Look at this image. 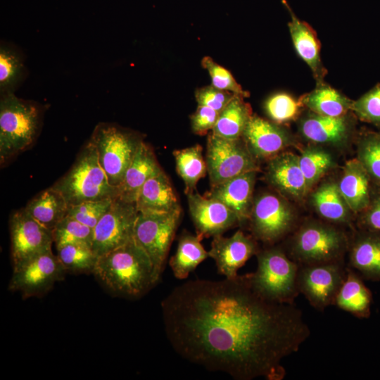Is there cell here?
Wrapping results in <instances>:
<instances>
[{
	"instance_id": "30bf717a",
	"label": "cell",
	"mask_w": 380,
	"mask_h": 380,
	"mask_svg": "<svg viewBox=\"0 0 380 380\" xmlns=\"http://www.w3.org/2000/svg\"><path fill=\"white\" fill-rule=\"evenodd\" d=\"M205 163L211 186L248 172L258 171L256 159L242 137L227 139L212 132L208 136Z\"/></svg>"
},
{
	"instance_id": "7a4b0ae2",
	"label": "cell",
	"mask_w": 380,
	"mask_h": 380,
	"mask_svg": "<svg viewBox=\"0 0 380 380\" xmlns=\"http://www.w3.org/2000/svg\"><path fill=\"white\" fill-rule=\"evenodd\" d=\"M92 273L112 292L129 298L143 296L160 279L149 256L134 239L99 256Z\"/></svg>"
},
{
	"instance_id": "ac0fdd59",
	"label": "cell",
	"mask_w": 380,
	"mask_h": 380,
	"mask_svg": "<svg viewBox=\"0 0 380 380\" xmlns=\"http://www.w3.org/2000/svg\"><path fill=\"white\" fill-rule=\"evenodd\" d=\"M347 266L364 280L380 281V232L357 229L350 236Z\"/></svg>"
},
{
	"instance_id": "4fadbf2b",
	"label": "cell",
	"mask_w": 380,
	"mask_h": 380,
	"mask_svg": "<svg viewBox=\"0 0 380 380\" xmlns=\"http://www.w3.org/2000/svg\"><path fill=\"white\" fill-rule=\"evenodd\" d=\"M138 211L135 203L116 198L93 231L91 248L99 257L134 239Z\"/></svg>"
},
{
	"instance_id": "b9f144b4",
	"label": "cell",
	"mask_w": 380,
	"mask_h": 380,
	"mask_svg": "<svg viewBox=\"0 0 380 380\" xmlns=\"http://www.w3.org/2000/svg\"><path fill=\"white\" fill-rule=\"evenodd\" d=\"M357 229L380 232V184L373 182L370 202L358 214Z\"/></svg>"
},
{
	"instance_id": "7bdbcfd3",
	"label": "cell",
	"mask_w": 380,
	"mask_h": 380,
	"mask_svg": "<svg viewBox=\"0 0 380 380\" xmlns=\"http://www.w3.org/2000/svg\"><path fill=\"white\" fill-rule=\"evenodd\" d=\"M235 94L210 85L197 89L195 98L198 106H207L220 113Z\"/></svg>"
},
{
	"instance_id": "f546056e",
	"label": "cell",
	"mask_w": 380,
	"mask_h": 380,
	"mask_svg": "<svg viewBox=\"0 0 380 380\" xmlns=\"http://www.w3.org/2000/svg\"><path fill=\"white\" fill-rule=\"evenodd\" d=\"M21 50L8 42L0 44V95L15 93L25 81L27 70Z\"/></svg>"
},
{
	"instance_id": "ba28073f",
	"label": "cell",
	"mask_w": 380,
	"mask_h": 380,
	"mask_svg": "<svg viewBox=\"0 0 380 380\" xmlns=\"http://www.w3.org/2000/svg\"><path fill=\"white\" fill-rule=\"evenodd\" d=\"M248 223L252 236L268 246L286 239L298 227L296 215L289 203L270 192L253 199Z\"/></svg>"
},
{
	"instance_id": "8fae6325",
	"label": "cell",
	"mask_w": 380,
	"mask_h": 380,
	"mask_svg": "<svg viewBox=\"0 0 380 380\" xmlns=\"http://www.w3.org/2000/svg\"><path fill=\"white\" fill-rule=\"evenodd\" d=\"M347 270L345 260L299 265L297 281L300 294L312 307L323 312L334 305Z\"/></svg>"
},
{
	"instance_id": "9c48e42d",
	"label": "cell",
	"mask_w": 380,
	"mask_h": 380,
	"mask_svg": "<svg viewBox=\"0 0 380 380\" xmlns=\"http://www.w3.org/2000/svg\"><path fill=\"white\" fill-rule=\"evenodd\" d=\"M181 209L167 213L138 212L134 239L151 260L160 278L176 230Z\"/></svg>"
},
{
	"instance_id": "74e56055",
	"label": "cell",
	"mask_w": 380,
	"mask_h": 380,
	"mask_svg": "<svg viewBox=\"0 0 380 380\" xmlns=\"http://www.w3.org/2000/svg\"><path fill=\"white\" fill-rule=\"evenodd\" d=\"M300 100H296L290 94L279 92L270 96L265 103L268 116L277 123H286L295 120L299 115Z\"/></svg>"
},
{
	"instance_id": "2e32d148",
	"label": "cell",
	"mask_w": 380,
	"mask_h": 380,
	"mask_svg": "<svg viewBox=\"0 0 380 380\" xmlns=\"http://www.w3.org/2000/svg\"><path fill=\"white\" fill-rule=\"evenodd\" d=\"M257 241L241 230L230 237L217 236L211 243L209 257L214 260L219 274L225 278H234L238 275V270L259 251Z\"/></svg>"
},
{
	"instance_id": "e0dca14e",
	"label": "cell",
	"mask_w": 380,
	"mask_h": 380,
	"mask_svg": "<svg viewBox=\"0 0 380 380\" xmlns=\"http://www.w3.org/2000/svg\"><path fill=\"white\" fill-rule=\"evenodd\" d=\"M241 137L256 160L270 159L291 144L285 130L255 115L251 117Z\"/></svg>"
},
{
	"instance_id": "9a60e30c",
	"label": "cell",
	"mask_w": 380,
	"mask_h": 380,
	"mask_svg": "<svg viewBox=\"0 0 380 380\" xmlns=\"http://www.w3.org/2000/svg\"><path fill=\"white\" fill-rule=\"evenodd\" d=\"M186 196L196 234L202 239L222 235L239 225L236 215L221 201L194 191Z\"/></svg>"
},
{
	"instance_id": "3957f363",
	"label": "cell",
	"mask_w": 380,
	"mask_h": 380,
	"mask_svg": "<svg viewBox=\"0 0 380 380\" xmlns=\"http://www.w3.org/2000/svg\"><path fill=\"white\" fill-rule=\"evenodd\" d=\"M350 236L338 225L319 220L300 223L287 237V255L298 265L345 260Z\"/></svg>"
},
{
	"instance_id": "277c9868",
	"label": "cell",
	"mask_w": 380,
	"mask_h": 380,
	"mask_svg": "<svg viewBox=\"0 0 380 380\" xmlns=\"http://www.w3.org/2000/svg\"><path fill=\"white\" fill-rule=\"evenodd\" d=\"M42 105L17 97L15 93L0 95V162L4 165L30 148L42 127Z\"/></svg>"
},
{
	"instance_id": "ab89813d",
	"label": "cell",
	"mask_w": 380,
	"mask_h": 380,
	"mask_svg": "<svg viewBox=\"0 0 380 380\" xmlns=\"http://www.w3.org/2000/svg\"><path fill=\"white\" fill-rule=\"evenodd\" d=\"M201 65L208 70L212 81L211 85L213 87L241 95L244 98L249 96V93L242 89L230 71L215 62L212 58L203 57Z\"/></svg>"
},
{
	"instance_id": "f35d334b",
	"label": "cell",
	"mask_w": 380,
	"mask_h": 380,
	"mask_svg": "<svg viewBox=\"0 0 380 380\" xmlns=\"http://www.w3.org/2000/svg\"><path fill=\"white\" fill-rule=\"evenodd\" d=\"M115 198L89 201L69 206L67 215L94 229Z\"/></svg>"
},
{
	"instance_id": "4dcf8cb0",
	"label": "cell",
	"mask_w": 380,
	"mask_h": 380,
	"mask_svg": "<svg viewBox=\"0 0 380 380\" xmlns=\"http://www.w3.org/2000/svg\"><path fill=\"white\" fill-rule=\"evenodd\" d=\"M244 97L235 94L229 103L220 113L212 132L227 139L241 138L244 129L252 116L250 105Z\"/></svg>"
},
{
	"instance_id": "60d3db41",
	"label": "cell",
	"mask_w": 380,
	"mask_h": 380,
	"mask_svg": "<svg viewBox=\"0 0 380 380\" xmlns=\"http://www.w3.org/2000/svg\"><path fill=\"white\" fill-rule=\"evenodd\" d=\"M351 110L360 120L380 125V84L353 101Z\"/></svg>"
},
{
	"instance_id": "8d00e7d4",
	"label": "cell",
	"mask_w": 380,
	"mask_h": 380,
	"mask_svg": "<svg viewBox=\"0 0 380 380\" xmlns=\"http://www.w3.org/2000/svg\"><path fill=\"white\" fill-rule=\"evenodd\" d=\"M357 159L372 182L380 184V133L367 132L360 137Z\"/></svg>"
},
{
	"instance_id": "52a82bcc",
	"label": "cell",
	"mask_w": 380,
	"mask_h": 380,
	"mask_svg": "<svg viewBox=\"0 0 380 380\" xmlns=\"http://www.w3.org/2000/svg\"><path fill=\"white\" fill-rule=\"evenodd\" d=\"M89 141L96 148L109 183L118 188L143 140L138 134L116 124L100 122L95 127Z\"/></svg>"
},
{
	"instance_id": "d6a6232c",
	"label": "cell",
	"mask_w": 380,
	"mask_h": 380,
	"mask_svg": "<svg viewBox=\"0 0 380 380\" xmlns=\"http://www.w3.org/2000/svg\"><path fill=\"white\" fill-rule=\"evenodd\" d=\"M202 151V147L196 144L173 151L177 172L184 182L186 195L194 191L198 180L208 172Z\"/></svg>"
},
{
	"instance_id": "836d02e7",
	"label": "cell",
	"mask_w": 380,
	"mask_h": 380,
	"mask_svg": "<svg viewBox=\"0 0 380 380\" xmlns=\"http://www.w3.org/2000/svg\"><path fill=\"white\" fill-rule=\"evenodd\" d=\"M56 249L57 256L66 272H93L98 256L91 246L70 243L58 247Z\"/></svg>"
},
{
	"instance_id": "1f68e13d",
	"label": "cell",
	"mask_w": 380,
	"mask_h": 380,
	"mask_svg": "<svg viewBox=\"0 0 380 380\" xmlns=\"http://www.w3.org/2000/svg\"><path fill=\"white\" fill-rule=\"evenodd\" d=\"M300 100L312 113L329 117L345 116L353 103L337 90L322 84Z\"/></svg>"
},
{
	"instance_id": "d4e9b609",
	"label": "cell",
	"mask_w": 380,
	"mask_h": 380,
	"mask_svg": "<svg viewBox=\"0 0 380 380\" xmlns=\"http://www.w3.org/2000/svg\"><path fill=\"white\" fill-rule=\"evenodd\" d=\"M372 293L364 279L348 267L346 278L336 296L334 305L360 319L370 317Z\"/></svg>"
},
{
	"instance_id": "d6986e66",
	"label": "cell",
	"mask_w": 380,
	"mask_h": 380,
	"mask_svg": "<svg viewBox=\"0 0 380 380\" xmlns=\"http://www.w3.org/2000/svg\"><path fill=\"white\" fill-rule=\"evenodd\" d=\"M257 172H248L212 186L208 193V196L221 201L236 215L239 226L244 225L250 218Z\"/></svg>"
},
{
	"instance_id": "603a6c76",
	"label": "cell",
	"mask_w": 380,
	"mask_h": 380,
	"mask_svg": "<svg viewBox=\"0 0 380 380\" xmlns=\"http://www.w3.org/2000/svg\"><path fill=\"white\" fill-rule=\"evenodd\" d=\"M135 204L138 212L167 213L181 209L174 188L163 170L144 184Z\"/></svg>"
},
{
	"instance_id": "cb8c5ba5",
	"label": "cell",
	"mask_w": 380,
	"mask_h": 380,
	"mask_svg": "<svg viewBox=\"0 0 380 380\" xmlns=\"http://www.w3.org/2000/svg\"><path fill=\"white\" fill-rule=\"evenodd\" d=\"M300 131L310 141L339 145L347 140L350 125L345 116L329 117L312 112L301 120Z\"/></svg>"
},
{
	"instance_id": "4316f807",
	"label": "cell",
	"mask_w": 380,
	"mask_h": 380,
	"mask_svg": "<svg viewBox=\"0 0 380 380\" xmlns=\"http://www.w3.org/2000/svg\"><path fill=\"white\" fill-rule=\"evenodd\" d=\"M68 208L63 196L51 186L32 198L24 209L37 222L52 232L67 215Z\"/></svg>"
},
{
	"instance_id": "5b68a950",
	"label": "cell",
	"mask_w": 380,
	"mask_h": 380,
	"mask_svg": "<svg viewBox=\"0 0 380 380\" xmlns=\"http://www.w3.org/2000/svg\"><path fill=\"white\" fill-rule=\"evenodd\" d=\"M69 206L85 201L115 198L118 187L112 186L100 165L96 148L89 140L70 170L52 186Z\"/></svg>"
},
{
	"instance_id": "f1b7e54d",
	"label": "cell",
	"mask_w": 380,
	"mask_h": 380,
	"mask_svg": "<svg viewBox=\"0 0 380 380\" xmlns=\"http://www.w3.org/2000/svg\"><path fill=\"white\" fill-rule=\"evenodd\" d=\"M203 239L184 231L179 236L177 251L169 261L175 278L185 279L197 266L209 257L208 251L201 244Z\"/></svg>"
},
{
	"instance_id": "d590c367",
	"label": "cell",
	"mask_w": 380,
	"mask_h": 380,
	"mask_svg": "<svg viewBox=\"0 0 380 380\" xmlns=\"http://www.w3.org/2000/svg\"><path fill=\"white\" fill-rule=\"evenodd\" d=\"M93 229L75 218L66 215L52 231L56 248L66 244L80 243L91 247Z\"/></svg>"
},
{
	"instance_id": "7402d4cb",
	"label": "cell",
	"mask_w": 380,
	"mask_h": 380,
	"mask_svg": "<svg viewBox=\"0 0 380 380\" xmlns=\"http://www.w3.org/2000/svg\"><path fill=\"white\" fill-rule=\"evenodd\" d=\"M373 182L357 159L348 161L338 184L341 194L354 214H360L369 204Z\"/></svg>"
},
{
	"instance_id": "e575fe53",
	"label": "cell",
	"mask_w": 380,
	"mask_h": 380,
	"mask_svg": "<svg viewBox=\"0 0 380 380\" xmlns=\"http://www.w3.org/2000/svg\"><path fill=\"white\" fill-rule=\"evenodd\" d=\"M333 163L331 156L322 148L310 147L302 152L299 156V164L308 192L331 167Z\"/></svg>"
},
{
	"instance_id": "44dd1931",
	"label": "cell",
	"mask_w": 380,
	"mask_h": 380,
	"mask_svg": "<svg viewBox=\"0 0 380 380\" xmlns=\"http://www.w3.org/2000/svg\"><path fill=\"white\" fill-rule=\"evenodd\" d=\"M162 170L151 146L141 141L118 186V198L135 203L144 184Z\"/></svg>"
},
{
	"instance_id": "8992f818",
	"label": "cell",
	"mask_w": 380,
	"mask_h": 380,
	"mask_svg": "<svg viewBox=\"0 0 380 380\" xmlns=\"http://www.w3.org/2000/svg\"><path fill=\"white\" fill-rule=\"evenodd\" d=\"M257 269L248 273L254 289L267 300L294 303L300 294L298 288L299 265L281 246H269L255 255Z\"/></svg>"
},
{
	"instance_id": "83f0119b",
	"label": "cell",
	"mask_w": 380,
	"mask_h": 380,
	"mask_svg": "<svg viewBox=\"0 0 380 380\" xmlns=\"http://www.w3.org/2000/svg\"><path fill=\"white\" fill-rule=\"evenodd\" d=\"M316 212L327 222L334 224H350L353 213L341 194L338 184L326 182L312 195Z\"/></svg>"
},
{
	"instance_id": "ee69618b",
	"label": "cell",
	"mask_w": 380,
	"mask_h": 380,
	"mask_svg": "<svg viewBox=\"0 0 380 380\" xmlns=\"http://www.w3.org/2000/svg\"><path fill=\"white\" fill-rule=\"evenodd\" d=\"M220 112L204 106H198L191 116V129L194 133L205 135L212 130L218 119Z\"/></svg>"
},
{
	"instance_id": "7c38bea8",
	"label": "cell",
	"mask_w": 380,
	"mask_h": 380,
	"mask_svg": "<svg viewBox=\"0 0 380 380\" xmlns=\"http://www.w3.org/2000/svg\"><path fill=\"white\" fill-rule=\"evenodd\" d=\"M65 273L57 255L49 248L13 270L8 289L20 291L25 299L42 296L49 291L56 282L63 281Z\"/></svg>"
},
{
	"instance_id": "ffe728a7",
	"label": "cell",
	"mask_w": 380,
	"mask_h": 380,
	"mask_svg": "<svg viewBox=\"0 0 380 380\" xmlns=\"http://www.w3.org/2000/svg\"><path fill=\"white\" fill-rule=\"evenodd\" d=\"M266 177L272 186L293 198L301 199L308 193L299 156L293 153H279L269 159Z\"/></svg>"
},
{
	"instance_id": "6da1fadb",
	"label": "cell",
	"mask_w": 380,
	"mask_h": 380,
	"mask_svg": "<svg viewBox=\"0 0 380 380\" xmlns=\"http://www.w3.org/2000/svg\"><path fill=\"white\" fill-rule=\"evenodd\" d=\"M161 309L167 338L179 356L236 380L284 379L282 361L310 335L295 303L266 299L248 274L184 282Z\"/></svg>"
},
{
	"instance_id": "484cf974",
	"label": "cell",
	"mask_w": 380,
	"mask_h": 380,
	"mask_svg": "<svg viewBox=\"0 0 380 380\" xmlns=\"http://www.w3.org/2000/svg\"><path fill=\"white\" fill-rule=\"evenodd\" d=\"M283 4L290 13L289 28L294 48L316 77L322 78L324 70L320 58V44L312 28L296 16L287 1Z\"/></svg>"
},
{
	"instance_id": "5bb4252c",
	"label": "cell",
	"mask_w": 380,
	"mask_h": 380,
	"mask_svg": "<svg viewBox=\"0 0 380 380\" xmlns=\"http://www.w3.org/2000/svg\"><path fill=\"white\" fill-rule=\"evenodd\" d=\"M9 230L13 271L51 248L52 232L37 222L24 208L11 215Z\"/></svg>"
}]
</instances>
